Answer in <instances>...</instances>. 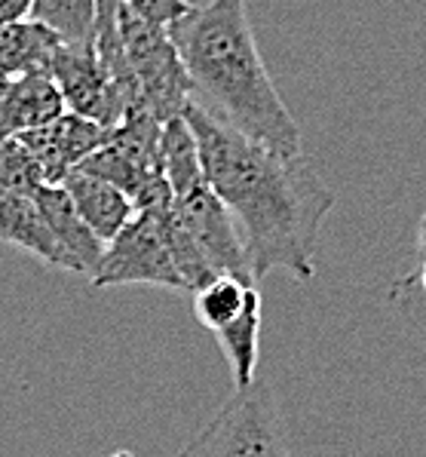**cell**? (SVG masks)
Returning <instances> with one entry per match:
<instances>
[{
    "instance_id": "cell-1",
    "label": "cell",
    "mask_w": 426,
    "mask_h": 457,
    "mask_svg": "<svg viewBox=\"0 0 426 457\" xmlns=\"http://www.w3.org/2000/svg\"><path fill=\"white\" fill-rule=\"evenodd\" d=\"M206 185L233 215L246 243L251 277L285 273L295 283L316 277L319 234L334 209V191L307 154H279L218 123L187 102Z\"/></svg>"
},
{
    "instance_id": "cell-2",
    "label": "cell",
    "mask_w": 426,
    "mask_h": 457,
    "mask_svg": "<svg viewBox=\"0 0 426 457\" xmlns=\"http://www.w3.org/2000/svg\"><path fill=\"white\" fill-rule=\"evenodd\" d=\"M169 37L191 80V102L251 142L304 154L301 126L261 59L246 0H209L176 19Z\"/></svg>"
},
{
    "instance_id": "cell-3",
    "label": "cell",
    "mask_w": 426,
    "mask_h": 457,
    "mask_svg": "<svg viewBox=\"0 0 426 457\" xmlns=\"http://www.w3.org/2000/svg\"><path fill=\"white\" fill-rule=\"evenodd\" d=\"M178 457H291L289 430L276 393L264 378L233 390L212 420Z\"/></svg>"
},
{
    "instance_id": "cell-4",
    "label": "cell",
    "mask_w": 426,
    "mask_h": 457,
    "mask_svg": "<svg viewBox=\"0 0 426 457\" xmlns=\"http://www.w3.org/2000/svg\"><path fill=\"white\" fill-rule=\"evenodd\" d=\"M117 34H120L126 68L144 108L160 123H169L184 114L191 102V80H187L169 31L142 19L117 0Z\"/></svg>"
},
{
    "instance_id": "cell-5",
    "label": "cell",
    "mask_w": 426,
    "mask_h": 457,
    "mask_svg": "<svg viewBox=\"0 0 426 457\" xmlns=\"http://www.w3.org/2000/svg\"><path fill=\"white\" fill-rule=\"evenodd\" d=\"M166 209L135 212L129 224L104 243V252L89 273L93 289H114V286H157V289L187 292L184 279L176 270L169 243H166Z\"/></svg>"
},
{
    "instance_id": "cell-6",
    "label": "cell",
    "mask_w": 426,
    "mask_h": 457,
    "mask_svg": "<svg viewBox=\"0 0 426 457\" xmlns=\"http://www.w3.org/2000/svg\"><path fill=\"white\" fill-rule=\"evenodd\" d=\"M50 77L59 87L61 98H65L68 114L93 120L104 126V129H114L123 120L126 111L135 108V102L126 96V89L102 65L93 40L61 44L59 53L53 55Z\"/></svg>"
},
{
    "instance_id": "cell-7",
    "label": "cell",
    "mask_w": 426,
    "mask_h": 457,
    "mask_svg": "<svg viewBox=\"0 0 426 457\" xmlns=\"http://www.w3.org/2000/svg\"><path fill=\"white\" fill-rule=\"evenodd\" d=\"M172 212H176L178 224L184 228V234L200 249L202 262L209 264L212 277H236L258 283L251 277L240 228H236L233 215L225 209V203L212 194V187L200 185L187 194L172 196Z\"/></svg>"
},
{
    "instance_id": "cell-8",
    "label": "cell",
    "mask_w": 426,
    "mask_h": 457,
    "mask_svg": "<svg viewBox=\"0 0 426 457\" xmlns=\"http://www.w3.org/2000/svg\"><path fill=\"white\" fill-rule=\"evenodd\" d=\"M34 154L40 172H44L46 187H59L74 169L83 166L89 154H95L108 138V129L93 120H83L77 114H61L59 120L40 126L34 132L19 136Z\"/></svg>"
},
{
    "instance_id": "cell-9",
    "label": "cell",
    "mask_w": 426,
    "mask_h": 457,
    "mask_svg": "<svg viewBox=\"0 0 426 457\" xmlns=\"http://www.w3.org/2000/svg\"><path fill=\"white\" fill-rule=\"evenodd\" d=\"M34 200H37L40 215H44L46 228H50V234H53L61 270L93 273L104 252V243L83 224L71 196L61 191V187H40V191L34 194Z\"/></svg>"
},
{
    "instance_id": "cell-10",
    "label": "cell",
    "mask_w": 426,
    "mask_h": 457,
    "mask_svg": "<svg viewBox=\"0 0 426 457\" xmlns=\"http://www.w3.org/2000/svg\"><path fill=\"white\" fill-rule=\"evenodd\" d=\"M65 114V98L50 71L12 77L0 98V138L25 136Z\"/></svg>"
},
{
    "instance_id": "cell-11",
    "label": "cell",
    "mask_w": 426,
    "mask_h": 457,
    "mask_svg": "<svg viewBox=\"0 0 426 457\" xmlns=\"http://www.w3.org/2000/svg\"><path fill=\"white\" fill-rule=\"evenodd\" d=\"M59 187L71 196L77 215L102 243H111L135 218V206H132L129 196L117 191L114 185H108V181L95 179V175L80 172V169H74Z\"/></svg>"
},
{
    "instance_id": "cell-12",
    "label": "cell",
    "mask_w": 426,
    "mask_h": 457,
    "mask_svg": "<svg viewBox=\"0 0 426 457\" xmlns=\"http://www.w3.org/2000/svg\"><path fill=\"white\" fill-rule=\"evenodd\" d=\"M0 240L59 267V252H55L53 234L40 215L34 194H16L0 187Z\"/></svg>"
},
{
    "instance_id": "cell-13",
    "label": "cell",
    "mask_w": 426,
    "mask_h": 457,
    "mask_svg": "<svg viewBox=\"0 0 426 457\" xmlns=\"http://www.w3.org/2000/svg\"><path fill=\"white\" fill-rule=\"evenodd\" d=\"M65 40L37 19L0 28V74L22 77L31 71H50L53 55Z\"/></svg>"
},
{
    "instance_id": "cell-14",
    "label": "cell",
    "mask_w": 426,
    "mask_h": 457,
    "mask_svg": "<svg viewBox=\"0 0 426 457\" xmlns=\"http://www.w3.org/2000/svg\"><path fill=\"white\" fill-rule=\"evenodd\" d=\"M191 304L200 326L218 335L227 326H233L240 316L258 311L261 307V292H258V283H249V279L212 277L209 283H202L200 289L191 292Z\"/></svg>"
},
{
    "instance_id": "cell-15",
    "label": "cell",
    "mask_w": 426,
    "mask_h": 457,
    "mask_svg": "<svg viewBox=\"0 0 426 457\" xmlns=\"http://www.w3.org/2000/svg\"><path fill=\"white\" fill-rule=\"evenodd\" d=\"M160 163H163V179H166V185H169L172 196L187 194V191H193V187L206 185L197 138H193V129H191V123L184 120V114L169 123H163V136H160Z\"/></svg>"
},
{
    "instance_id": "cell-16",
    "label": "cell",
    "mask_w": 426,
    "mask_h": 457,
    "mask_svg": "<svg viewBox=\"0 0 426 457\" xmlns=\"http://www.w3.org/2000/svg\"><path fill=\"white\" fill-rule=\"evenodd\" d=\"M218 347L230 365L233 390H242L258 378V344H261V307L249 311L246 316L227 326L225 332L215 335Z\"/></svg>"
},
{
    "instance_id": "cell-17",
    "label": "cell",
    "mask_w": 426,
    "mask_h": 457,
    "mask_svg": "<svg viewBox=\"0 0 426 457\" xmlns=\"http://www.w3.org/2000/svg\"><path fill=\"white\" fill-rule=\"evenodd\" d=\"M31 19L53 28L65 44L93 40L95 0H34Z\"/></svg>"
},
{
    "instance_id": "cell-18",
    "label": "cell",
    "mask_w": 426,
    "mask_h": 457,
    "mask_svg": "<svg viewBox=\"0 0 426 457\" xmlns=\"http://www.w3.org/2000/svg\"><path fill=\"white\" fill-rule=\"evenodd\" d=\"M0 187L16 194H37L46 187L37 160L19 136L0 138Z\"/></svg>"
},
{
    "instance_id": "cell-19",
    "label": "cell",
    "mask_w": 426,
    "mask_h": 457,
    "mask_svg": "<svg viewBox=\"0 0 426 457\" xmlns=\"http://www.w3.org/2000/svg\"><path fill=\"white\" fill-rule=\"evenodd\" d=\"M120 4H126L132 12H138L142 19H148V22L160 28H169L193 6L191 0H120Z\"/></svg>"
},
{
    "instance_id": "cell-20",
    "label": "cell",
    "mask_w": 426,
    "mask_h": 457,
    "mask_svg": "<svg viewBox=\"0 0 426 457\" xmlns=\"http://www.w3.org/2000/svg\"><path fill=\"white\" fill-rule=\"evenodd\" d=\"M31 4L34 0H0V28L31 19Z\"/></svg>"
},
{
    "instance_id": "cell-21",
    "label": "cell",
    "mask_w": 426,
    "mask_h": 457,
    "mask_svg": "<svg viewBox=\"0 0 426 457\" xmlns=\"http://www.w3.org/2000/svg\"><path fill=\"white\" fill-rule=\"evenodd\" d=\"M411 286H421V289H423V295H426V258H423V262H421V267H417V270L411 273L408 279H402V283L396 286V292H399V289H411Z\"/></svg>"
},
{
    "instance_id": "cell-22",
    "label": "cell",
    "mask_w": 426,
    "mask_h": 457,
    "mask_svg": "<svg viewBox=\"0 0 426 457\" xmlns=\"http://www.w3.org/2000/svg\"><path fill=\"white\" fill-rule=\"evenodd\" d=\"M414 245H417V255H421V262H423V258H426V212L421 215V221H417Z\"/></svg>"
},
{
    "instance_id": "cell-23",
    "label": "cell",
    "mask_w": 426,
    "mask_h": 457,
    "mask_svg": "<svg viewBox=\"0 0 426 457\" xmlns=\"http://www.w3.org/2000/svg\"><path fill=\"white\" fill-rule=\"evenodd\" d=\"M6 87H10V77H4V74H0V98H4Z\"/></svg>"
},
{
    "instance_id": "cell-24",
    "label": "cell",
    "mask_w": 426,
    "mask_h": 457,
    "mask_svg": "<svg viewBox=\"0 0 426 457\" xmlns=\"http://www.w3.org/2000/svg\"><path fill=\"white\" fill-rule=\"evenodd\" d=\"M108 457H132L129 452H117V454H108Z\"/></svg>"
}]
</instances>
